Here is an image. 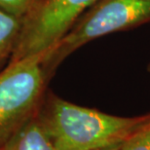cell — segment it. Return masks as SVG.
Here are the masks:
<instances>
[{"label":"cell","mask_w":150,"mask_h":150,"mask_svg":"<svg viewBox=\"0 0 150 150\" xmlns=\"http://www.w3.org/2000/svg\"><path fill=\"white\" fill-rule=\"evenodd\" d=\"M119 150H150V121L123 142Z\"/></svg>","instance_id":"obj_7"},{"label":"cell","mask_w":150,"mask_h":150,"mask_svg":"<svg viewBox=\"0 0 150 150\" xmlns=\"http://www.w3.org/2000/svg\"><path fill=\"white\" fill-rule=\"evenodd\" d=\"M37 0H0V7L19 17H25Z\"/></svg>","instance_id":"obj_8"},{"label":"cell","mask_w":150,"mask_h":150,"mask_svg":"<svg viewBox=\"0 0 150 150\" xmlns=\"http://www.w3.org/2000/svg\"><path fill=\"white\" fill-rule=\"evenodd\" d=\"M0 150H2V149H0Z\"/></svg>","instance_id":"obj_11"},{"label":"cell","mask_w":150,"mask_h":150,"mask_svg":"<svg viewBox=\"0 0 150 150\" xmlns=\"http://www.w3.org/2000/svg\"><path fill=\"white\" fill-rule=\"evenodd\" d=\"M150 23V0H98L67 34L46 51L49 65L56 69L64 59L85 44Z\"/></svg>","instance_id":"obj_3"},{"label":"cell","mask_w":150,"mask_h":150,"mask_svg":"<svg viewBox=\"0 0 150 150\" xmlns=\"http://www.w3.org/2000/svg\"><path fill=\"white\" fill-rule=\"evenodd\" d=\"M97 1L37 0L25 16L22 33L9 64L51 49Z\"/></svg>","instance_id":"obj_4"},{"label":"cell","mask_w":150,"mask_h":150,"mask_svg":"<svg viewBox=\"0 0 150 150\" xmlns=\"http://www.w3.org/2000/svg\"><path fill=\"white\" fill-rule=\"evenodd\" d=\"M25 17H19L0 7V70L15 52L23 25Z\"/></svg>","instance_id":"obj_6"},{"label":"cell","mask_w":150,"mask_h":150,"mask_svg":"<svg viewBox=\"0 0 150 150\" xmlns=\"http://www.w3.org/2000/svg\"><path fill=\"white\" fill-rule=\"evenodd\" d=\"M53 73L46 52L10 62L0 70V149L37 114Z\"/></svg>","instance_id":"obj_2"},{"label":"cell","mask_w":150,"mask_h":150,"mask_svg":"<svg viewBox=\"0 0 150 150\" xmlns=\"http://www.w3.org/2000/svg\"><path fill=\"white\" fill-rule=\"evenodd\" d=\"M2 150H58L45 132L37 114L23 126Z\"/></svg>","instance_id":"obj_5"},{"label":"cell","mask_w":150,"mask_h":150,"mask_svg":"<svg viewBox=\"0 0 150 150\" xmlns=\"http://www.w3.org/2000/svg\"><path fill=\"white\" fill-rule=\"evenodd\" d=\"M37 117L58 150H98L125 142L150 121V112L116 116L50 94L45 96Z\"/></svg>","instance_id":"obj_1"},{"label":"cell","mask_w":150,"mask_h":150,"mask_svg":"<svg viewBox=\"0 0 150 150\" xmlns=\"http://www.w3.org/2000/svg\"><path fill=\"white\" fill-rule=\"evenodd\" d=\"M147 70H148V72H150V62H149V64H148V67H147Z\"/></svg>","instance_id":"obj_10"},{"label":"cell","mask_w":150,"mask_h":150,"mask_svg":"<svg viewBox=\"0 0 150 150\" xmlns=\"http://www.w3.org/2000/svg\"><path fill=\"white\" fill-rule=\"evenodd\" d=\"M120 145H115V146H110V147H106V148H101V149H98V150H119L120 149Z\"/></svg>","instance_id":"obj_9"}]
</instances>
